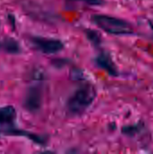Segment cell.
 I'll return each instance as SVG.
<instances>
[{"instance_id": "6da1fadb", "label": "cell", "mask_w": 153, "mask_h": 154, "mask_svg": "<svg viewBox=\"0 0 153 154\" xmlns=\"http://www.w3.org/2000/svg\"><path fill=\"white\" fill-rule=\"evenodd\" d=\"M96 89L90 83H85L77 88L67 101V110L71 116H81L95 102Z\"/></svg>"}, {"instance_id": "7a4b0ae2", "label": "cell", "mask_w": 153, "mask_h": 154, "mask_svg": "<svg viewBox=\"0 0 153 154\" xmlns=\"http://www.w3.org/2000/svg\"><path fill=\"white\" fill-rule=\"evenodd\" d=\"M91 21L103 32L111 35H131L133 33L132 24L126 20L108 14H93Z\"/></svg>"}, {"instance_id": "3957f363", "label": "cell", "mask_w": 153, "mask_h": 154, "mask_svg": "<svg viewBox=\"0 0 153 154\" xmlns=\"http://www.w3.org/2000/svg\"><path fill=\"white\" fill-rule=\"evenodd\" d=\"M15 120L16 111L14 106H6L0 108V137L5 135L29 137V133L15 129Z\"/></svg>"}, {"instance_id": "277c9868", "label": "cell", "mask_w": 153, "mask_h": 154, "mask_svg": "<svg viewBox=\"0 0 153 154\" xmlns=\"http://www.w3.org/2000/svg\"><path fill=\"white\" fill-rule=\"evenodd\" d=\"M31 42L38 51L45 54H55L64 49V43L59 39L35 36L31 38Z\"/></svg>"}, {"instance_id": "5b68a950", "label": "cell", "mask_w": 153, "mask_h": 154, "mask_svg": "<svg viewBox=\"0 0 153 154\" xmlns=\"http://www.w3.org/2000/svg\"><path fill=\"white\" fill-rule=\"evenodd\" d=\"M42 103V89L40 86L31 87L24 99V107L31 113H36L40 110Z\"/></svg>"}, {"instance_id": "8992f818", "label": "cell", "mask_w": 153, "mask_h": 154, "mask_svg": "<svg viewBox=\"0 0 153 154\" xmlns=\"http://www.w3.org/2000/svg\"><path fill=\"white\" fill-rule=\"evenodd\" d=\"M95 62L99 68L106 70L111 76H118L117 67L115 64V62L109 53H107L106 51H101L95 58Z\"/></svg>"}, {"instance_id": "52a82bcc", "label": "cell", "mask_w": 153, "mask_h": 154, "mask_svg": "<svg viewBox=\"0 0 153 154\" xmlns=\"http://www.w3.org/2000/svg\"><path fill=\"white\" fill-rule=\"evenodd\" d=\"M4 48L7 52L12 53V54H17L21 51L19 43L13 38H7L5 40Z\"/></svg>"}, {"instance_id": "ba28073f", "label": "cell", "mask_w": 153, "mask_h": 154, "mask_svg": "<svg viewBox=\"0 0 153 154\" xmlns=\"http://www.w3.org/2000/svg\"><path fill=\"white\" fill-rule=\"evenodd\" d=\"M86 34H87V37L88 38V40L96 46H97L99 43H100V38L98 36V34L93 31V30H87L86 31Z\"/></svg>"}, {"instance_id": "9c48e42d", "label": "cell", "mask_w": 153, "mask_h": 154, "mask_svg": "<svg viewBox=\"0 0 153 154\" xmlns=\"http://www.w3.org/2000/svg\"><path fill=\"white\" fill-rule=\"evenodd\" d=\"M71 1H80L88 5H97L101 2V0H71Z\"/></svg>"}, {"instance_id": "30bf717a", "label": "cell", "mask_w": 153, "mask_h": 154, "mask_svg": "<svg viewBox=\"0 0 153 154\" xmlns=\"http://www.w3.org/2000/svg\"><path fill=\"white\" fill-rule=\"evenodd\" d=\"M151 29H152V31H153V22L151 23Z\"/></svg>"}, {"instance_id": "8fae6325", "label": "cell", "mask_w": 153, "mask_h": 154, "mask_svg": "<svg viewBox=\"0 0 153 154\" xmlns=\"http://www.w3.org/2000/svg\"><path fill=\"white\" fill-rule=\"evenodd\" d=\"M1 46H2V45H1V44H0V48H1Z\"/></svg>"}]
</instances>
